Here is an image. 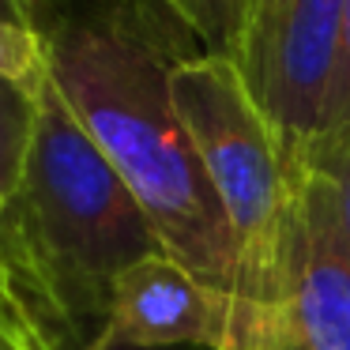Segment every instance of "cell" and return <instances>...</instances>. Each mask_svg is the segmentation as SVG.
Here are the masks:
<instances>
[{"label": "cell", "mask_w": 350, "mask_h": 350, "mask_svg": "<svg viewBox=\"0 0 350 350\" xmlns=\"http://www.w3.org/2000/svg\"><path fill=\"white\" fill-rule=\"evenodd\" d=\"M38 38L53 87L124 177L162 249L241 294L234 230L170 91L174 68L200 53L189 27L162 0H46Z\"/></svg>", "instance_id": "cell-1"}, {"label": "cell", "mask_w": 350, "mask_h": 350, "mask_svg": "<svg viewBox=\"0 0 350 350\" xmlns=\"http://www.w3.org/2000/svg\"><path fill=\"white\" fill-rule=\"evenodd\" d=\"M31 282L68 332L106 317L132 264L166 252L139 200L46 72L23 189L8 211Z\"/></svg>", "instance_id": "cell-2"}, {"label": "cell", "mask_w": 350, "mask_h": 350, "mask_svg": "<svg viewBox=\"0 0 350 350\" xmlns=\"http://www.w3.org/2000/svg\"><path fill=\"white\" fill-rule=\"evenodd\" d=\"M170 91L234 230L241 294L279 309L297 196L286 139L230 57L204 49L185 57L170 76Z\"/></svg>", "instance_id": "cell-3"}, {"label": "cell", "mask_w": 350, "mask_h": 350, "mask_svg": "<svg viewBox=\"0 0 350 350\" xmlns=\"http://www.w3.org/2000/svg\"><path fill=\"white\" fill-rule=\"evenodd\" d=\"M91 342L154 350H282L275 305L222 290L170 252L132 264L109 290Z\"/></svg>", "instance_id": "cell-4"}, {"label": "cell", "mask_w": 350, "mask_h": 350, "mask_svg": "<svg viewBox=\"0 0 350 350\" xmlns=\"http://www.w3.org/2000/svg\"><path fill=\"white\" fill-rule=\"evenodd\" d=\"M347 0H249L234 64L286 147L327 129Z\"/></svg>", "instance_id": "cell-5"}, {"label": "cell", "mask_w": 350, "mask_h": 350, "mask_svg": "<svg viewBox=\"0 0 350 350\" xmlns=\"http://www.w3.org/2000/svg\"><path fill=\"white\" fill-rule=\"evenodd\" d=\"M294 230L282 279V350H350V252L327 200L294 166Z\"/></svg>", "instance_id": "cell-6"}, {"label": "cell", "mask_w": 350, "mask_h": 350, "mask_svg": "<svg viewBox=\"0 0 350 350\" xmlns=\"http://www.w3.org/2000/svg\"><path fill=\"white\" fill-rule=\"evenodd\" d=\"M42 79L0 76V215H8L19 200L27 174V159L38 132V98Z\"/></svg>", "instance_id": "cell-7"}, {"label": "cell", "mask_w": 350, "mask_h": 350, "mask_svg": "<svg viewBox=\"0 0 350 350\" xmlns=\"http://www.w3.org/2000/svg\"><path fill=\"white\" fill-rule=\"evenodd\" d=\"M294 166L324 192L342 245L350 252V124L324 129L320 136L290 147Z\"/></svg>", "instance_id": "cell-8"}, {"label": "cell", "mask_w": 350, "mask_h": 350, "mask_svg": "<svg viewBox=\"0 0 350 350\" xmlns=\"http://www.w3.org/2000/svg\"><path fill=\"white\" fill-rule=\"evenodd\" d=\"M0 324H8L38 350H64V339L72 335L53 317L46 297L34 290V282L27 275L4 271V267H0Z\"/></svg>", "instance_id": "cell-9"}, {"label": "cell", "mask_w": 350, "mask_h": 350, "mask_svg": "<svg viewBox=\"0 0 350 350\" xmlns=\"http://www.w3.org/2000/svg\"><path fill=\"white\" fill-rule=\"evenodd\" d=\"M162 4L189 27L204 53H219L230 61L237 57L249 0H162Z\"/></svg>", "instance_id": "cell-10"}, {"label": "cell", "mask_w": 350, "mask_h": 350, "mask_svg": "<svg viewBox=\"0 0 350 350\" xmlns=\"http://www.w3.org/2000/svg\"><path fill=\"white\" fill-rule=\"evenodd\" d=\"M0 76H12V79L46 76V53H42L38 31L0 23Z\"/></svg>", "instance_id": "cell-11"}, {"label": "cell", "mask_w": 350, "mask_h": 350, "mask_svg": "<svg viewBox=\"0 0 350 350\" xmlns=\"http://www.w3.org/2000/svg\"><path fill=\"white\" fill-rule=\"evenodd\" d=\"M350 124V0L342 8V42H339V64H335V83L327 98V129Z\"/></svg>", "instance_id": "cell-12"}, {"label": "cell", "mask_w": 350, "mask_h": 350, "mask_svg": "<svg viewBox=\"0 0 350 350\" xmlns=\"http://www.w3.org/2000/svg\"><path fill=\"white\" fill-rule=\"evenodd\" d=\"M46 0H0V23L23 27V31H38V16Z\"/></svg>", "instance_id": "cell-13"}, {"label": "cell", "mask_w": 350, "mask_h": 350, "mask_svg": "<svg viewBox=\"0 0 350 350\" xmlns=\"http://www.w3.org/2000/svg\"><path fill=\"white\" fill-rule=\"evenodd\" d=\"M0 267H4V271H16V275H27L23 260H19V245H16V234H12L8 215H0ZM27 279H31V275H27Z\"/></svg>", "instance_id": "cell-14"}, {"label": "cell", "mask_w": 350, "mask_h": 350, "mask_svg": "<svg viewBox=\"0 0 350 350\" xmlns=\"http://www.w3.org/2000/svg\"><path fill=\"white\" fill-rule=\"evenodd\" d=\"M0 350H38V347H31V342H27L23 335H16L8 324H0Z\"/></svg>", "instance_id": "cell-15"}, {"label": "cell", "mask_w": 350, "mask_h": 350, "mask_svg": "<svg viewBox=\"0 0 350 350\" xmlns=\"http://www.w3.org/2000/svg\"><path fill=\"white\" fill-rule=\"evenodd\" d=\"M83 350H154V347H129V342H87Z\"/></svg>", "instance_id": "cell-16"}]
</instances>
